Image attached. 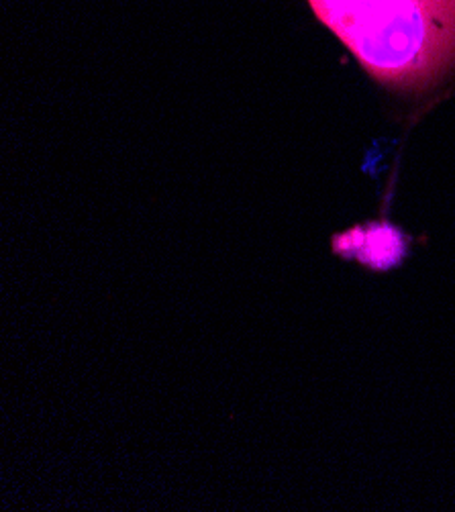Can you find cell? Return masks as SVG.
Instances as JSON below:
<instances>
[{"mask_svg": "<svg viewBox=\"0 0 455 512\" xmlns=\"http://www.w3.org/2000/svg\"><path fill=\"white\" fill-rule=\"evenodd\" d=\"M382 84L425 90L455 72V0H311Z\"/></svg>", "mask_w": 455, "mask_h": 512, "instance_id": "1", "label": "cell"}, {"mask_svg": "<svg viewBox=\"0 0 455 512\" xmlns=\"http://www.w3.org/2000/svg\"><path fill=\"white\" fill-rule=\"evenodd\" d=\"M358 243V260L364 266L384 270L394 266L402 255V235L390 225H372L366 229H351L343 235Z\"/></svg>", "mask_w": 455, "mask_h": 512, "instance_id": "2", "label": "cell"}]
</instances>
